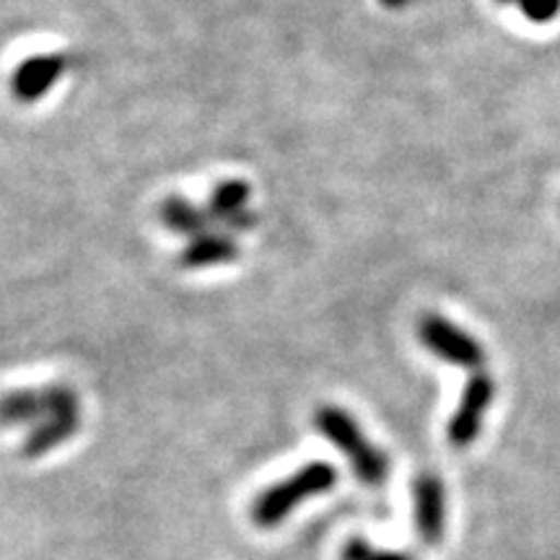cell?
Returning <instances> with one entry per match:
<instances>
[{
	"mask_svg": "<svg viewBox=\"0 0 560 560\" xmlns=\"http://www.w3.org/2000/svg\"><path fill=\"white\" fill-rule=\"evenodd\" d=\"M335 486H338V470L327 462H312V465L301 467L299 472L289 475L285 480L262 490L252 503V522L262 529L278 527V524L289 520L291 511H296L301 503L327 493Z\"/></svg>",
	"mask_w": 560,
	"mask_h": 560,
	"instance_id": "obj_1",
	"label": "cell"
},
{
	"mask_svg": "<svg viewBox=\"0 0 560 560\" xmlns=\"http://www.w3.org/2000/svg\"><path fill=\"white\" fill-rule=\"evenodd\" d=\"M314 425H317L322 436L346 454L350 467H353L355 478H359L363 486H371V488L384 486V480H387L389 475L387 454H384L380 446L371 444L366 433L361 431L359 420L350 416L348 410L332 408V405L319 408L317 416H314Z\"/></svg>",
	"mask_w": 560,
	"mask_h": 560,
	"instance_id": "obj_2",
	"label": "cell"
},
{
	"mask_svg": "<svg viewBox=\"0 0 560 560\" xmlns=\"http://www.w3.org/2000/svg\"><path fill=\"white\" fill-rule=\"evenodd\" d=\"M68 412H81L79 397L68 387L21 389L0 400V423L3 425H34L37 429L45 420L68 416Z\"/></svg>",
	"mask_w": 560,
	"mask_h": 560,
	"instance_id": "obj_3",
	"label": "cell"
},
{
	"mask_svg": "<svg viewBox=\"0 0 560 560\" xmlns=\"http://www.w3.org/2000/svg\"><path fill=\"white\" fill-rule=\"evenodd\" d=\"M418 335L423 340V346L433 355H439L441 361L475 371L486 363V350H482L480 342L462 330V327L452 325L450 319L439 317V314H425L420 319Z\"/></svg>",
	"mask_w": 560,
	"mask_h": 560,
	"instance_id": "obj_4",
	"label": "cell"
},
{
	"mask_svg": "<svg viewBox=\"0 0 560 560\" xmlns=\"http://www.w3.org/2000/svg\"><path fill=\"white\" fill-rule=\"evenodd\" d=\"M495 395V384L488 374H472V380L467 382L465 392H462V400L454 410L450 420V441L454 446H470L482 429V418L490 408Z\"/></svg>",
	"mask_w": 560,
	"mask_h": 560,
	"instance_id": "obj_5",
	"label": "cell"
},
{
	"mask_svg": "<svg viewBox=\"0 0 560 560\" xmlns=\"http://www.w3.org/2000/svg\"><path fill=\"white\" fill-rule=\"evenodd\" d=\"M412 514L420 540L439 545L446 527V493L439 475L423 472L412 482Z\"/></svg>",
	"mask_w": 560,
	"mask_h": 560,
	"instance_id": "obj_6",
	"label": "cell"
},
{
	"mask_svg": "<svg viewBox=\"0 0 560 560\" xmlns=\"http://www.w3.org/2000/svg\"><path fill=\"white\" fill-rule=\"evenodd\" d=\"M68 70L66 55H32L11 75V91L19 102L34 104L42 96L50 94V89Z\"/></svg>",
	"mask_w": 560,
	"mask_h": 560,
	"instance_id": "obj_7",
	"label": "cell"
},
{
	"mask_svg": "<svg viewBox=\"0 0 560 560\" xmlns=\"http://www.w3.org/2000/svg\"><path fill=\"white\" fill-rule=\"evenodd\" d=\"M249 200V187L244 185L242 179H231V182H221L219 187L213 190V198H210L208 213L213 221H223L229 223L234 231H247L257 223L255 213H249L247 208Z\"/></svg>",
	"mask_w": 560,
	"mask_h": 560,
	"instance_id": "obj_8",
	"label": "cell"
},
{
	"mask_svg": "<svg viewBox=\"0 0 560 560\" xmlns=\"http://www.w3.org/2000/svg\"><path fill=\"white\" fill-rule=\"evenodd\" d=\"M240 257V247L231 240L229 234H219V231H208V234L198 236L190 242V247L182 252V265L185 268H213V265L234 262Z\"/></svg>",
	"mask_w": 560,
	"mask_h": 560,
	"instance_id": "obj_9",
	"label": "cell"
},
{
	"mask_svg": "<svg viewBox=\"0 0 560 560\" xmlns=\"http://www.w3.org/2000/svg\"><path fill=\"white\" fill-rule=\"evenodd\" d=\"M161 221H164V226L174 231V234L198 240V236L208 234V223L213 219H210L208 208H198L182 198H170L161 206Z\"/></svg>",
	"mask_w": 560,
	"mask_h": 560,
	"instance_id": "obj_10",
	"label": "cell"
},
{
	"mask_svg": "<svg viewBox=\"0 0 560 560\" xmlns=\"http://www.w3.org/2000/svg\"><path fill=\"white\" fill-rule=\"evenodd\" d=\"M340 560H412L405 552H389V550H376L363 540V537H353L346 542V548L340 552Z\"/></svg>",
	"mask_w": 560,
	"mask_h": 560,
	"instance_id": "obj_11",
	"label": "cell"
},
{
	"mask_svg": "<svg viewBox=\"0 0 560 560\" xmlns=\"http://www.w3.org/2000/svg\"><path fill=\"white\" fill-rule=\"evenodd\" d=\"M499 3L516 5L535 24H548L560 13V0H499Z\"/></svg>",
	"mask_w": 560,
	"mask_h": 560,
	"instance_id": "obj_12",
	"label": "cell"
},
{
	"mask_svg": "<svg viewBox=\"0 0 560 560\" xmlns=\"http://www.w3.org/2000/svg\"><path fill=\"white\" fill-rule=\"evenodd\" d=\"M382 3H384V5H389V9H392V5H402L405 0H382Z\"/></svg>",
	"mask_w": 560,
	"mask_h": 560,
	"instance_id": "obj_13",
	"label": "cell"
}]
</instances>
